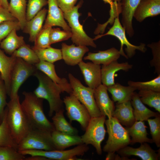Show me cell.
I'll return each instance as SVG.
<instances>
[{"mask_svg": "<svg viewBox=\"0 0 160 160\" xmlns=\"http://www.w3.org/2000/svg\"><path fill=\"white\" fill-rule=\"evenodd\" d=\"M146 128L143 121H137L131 127L125 128L129 136L132 137L130 144L132 145L137 143H153L152 139L147 137Z\"/></svg>", "mask_w": 160, "mask_h": 160, "instance_id": "4316f807", "label": "cell"}, {"mask_svg": "<svg viewBox=\"0 0 160 160\" xmlns=\"http://www.w3.org/2000/svg\"><path fill=\"white\" fill-rule=\"evenodd\" d=\"M47 4V0H28L26 12L27 21L32 19Z\"/></svg>", "mask_w": 160, "mask_h": 160, "instance_id": "ab89813d", "label": "cell"}, {"mask_svg": "<svg viewBox=\"0 0 160 160\" xmlns=\"http://www.w3.org/2000/svg\"><path fill=\"white\" fill-rule=\"evenodd\" d=\"M11 55L21 58L27 63L34 65L40 61L34 50L25 43L15 50Z\"/></svg>", "mask_w": 160, "mask_h": 160, "instance_id": "e575fe53", "label": "cell"}, {"mask_svg": "<svg viewBox=\"0 0 160 160\" xmlns=\"http://www.w3.org/2000/svg\"><path fill=\"white\" fill-rule=\"evenodd\" d=\"M52 141L57 150H64L70 146L84 144L81 137L77 135H71L54 130L51 132Z\"/></svg>", "mask_w": 160, "mask_h": 160, "instance_id": "cb8c5ba5", "label": "cell"}, {"mask_svg": "<svg viewBox=\"0 0 160 160\" xmlns=\"http://www.w3.org/2000/svg\"><path fill=\"white\" fill-rule=\"evenodd\" d=\"M107 153L105 160H117L119 156L118 154H116L114 152H109Z\"/></svg>", "mask_w": 160, "mask_h": 160, "instance_id": "c3c4849f", "label": "cell"}, {"mask_svg": "<svg viewBox=\"0 0 160 160\" xmlns=\"http://www.w3.org/2000/svg\"><path fill=\"white\" fill-rule=\"evenodd\" d=\"M28 150H56L52 141L51 132L33 129L18 145L19 151Z\"/></svg>", "mask_w": 160, "mask_h": 160, "instance_id": "52a82bcc", "label": "cell"}, {"mask_svg": "<svg viewBox=\"0 0 160 160\" xmlns=\"http://www.w3.org/2000/svg\"><path fill=\"white\" fill-rule=\"evenodd\" d=\"M120 55L119 50L113 47L105 50L99 51L96 53L89 52L84 59V60H90L96 64L106 65L117 60Z\"/></svg>", "mask_w": 160, "mask_h": 160, "instance_id": "603a6c76", "label": "cell"}, {"mask_svg": "<svg viewBox=\"0 0 160 160\" xmlns=\"http://www.w3.org/2000/svg\"><path fill=\"white\" fill-rule=\"evenodd\" d=\"M150 48L153 58L150 62L151 67H154L155 73L160 74V41L152 42L147 45Z\"/></svg>", "mask_w": 160, "mask_h": 160, "instance_id": "b9f144b4", "label": "cell"}, {"mask_svg": "<svg viewBox=\"0 0 160 160\" xmlns=\"http://www.w3.org/2000/svg\"><path fill=\"white\" fill-rule=\"evenodd\" d=\"M7 95L5 83L0 74V124L2 121L5 107L7 103L6 101Z\"/></svg>", "mask_w": 160, "mask_h": 160, "instance_id": "f6af8a7d", "label": "cell"}, {"mask_svg": "<svg viewBox=\"0 0 160 160\" xmlns=\"http://www.w3.org/2000/svg\"><path fill=\"white\" fill-rule=\"evenodd\" d=\"M131 102L133 108V114L136 121H147L150 118L155 117L159 114L146 107L141 101L137 93L134 92Z\"/></svg>", "mask_w": 160, "mask_h": 160, "instance_id": "83f0119b", "label": "cell"}, {"mask_svg": "<svg viewBox=\"0 0 160 160\" xmlns=\"http://www.w3.org/2000/svg\"><path fill=\"white\" fill-rule=\"evenodd\" d=\"M61 49L62 59L66 64L71 66L78 65L82 60L85 54L89 51L85 46L68 45L64 43H62Z\"/></svg>", "mask_w": 160, "mask_h": 160, "instance_id": "ac0fdd59", "label": "cell"}, {"mask_svg": "<svg viewBox=\"0 0 160 160\" xmlns=\"http://www.w3.org/2000/svg\"><path fill=\"white\" fill-rule=\"evenodd\" d=\"M18 145L11 135L7 122L5 108L2 121L0 124V146L12 147L18 150Z\"/></svg>", "mask_w": 160, "mask_h": 160, "instance_id": "d6a6232c", "label": "cell"}, {"mask_svg": "<svg viewBox=\"0 0 160 160\" xmlns=\"http://www.w3.org/2000/svg\"><path fill=\"white\" fill-rule=\"evenodd\" d=\"M34 66L37 70L42 72L53 82L60 85L64 92L69 94L72 93L71 85L66 79L60 78L57 75L55 70V66L53 63L40 60Z\"/></svg>", "mask_w": 160, "mask_h": 160, "instance_id": "44dd1931", "label": "cell"}, {"mask_svg": "<svg viewBox=\"0 0 160 160\" xmlns=\"http://www.w3.org/2000/svg\"><path fill=\"white\" fill-rule=\"evenodd\" d=\"M34 75L38 80L39 85L33 93L37 97L47 101L49 108V116L51 117L54 113L64 109L60 94L64 91L60 85L42 72L37 71Z\"/></svg>", "mask_w": 160, "mask_h": 160, "instance_id": "3957f363", "label": "cell"}, {"mask_svg": "<svg viewBox=\"0 0 160 160\" xmlns=\"http://www.w3.org/2000/svg\"><path fill=\"white\" fill-rule=\"evenodd\" d=\"M17 31L16 29L12 30L0 43V47L11 55L15 50L25 43L23 37L18 36Z\"/></svg>", "mask_w": 160, "mask_h": 160, "instance_id": "4dcf8cb0", "label": "cell"}, {"mask_svg": "<svg viewBox=\"0 0 160 160\" xmlns=\"http://www.w3.org/2000/svg\"><path fill=\"white\" fill-rule=\"evenodd\" d=\"M121 156L128 157L135 156L143 160H158L160 157V149L157 153L147 143H141L140 146L137 148L127 146L117 151Z\"/></svg>", "mask_w": 160, "mask_h": 160, "instance_id": "9a60e30c", "label": "cell"}, {"mask_svg": "<svg viewBox=\"0 0 160 160\" xmlns=\"http://www.w3.org/2000/svg\"><path fill=\"white\" fill-rule=\"evenodd\" d=\"M106 117L104 115L91 117L85 133L81 136L83 143L93 145L99 155L102 154L101 145L106 132L104 126Z\"/></svg>", "mask_w": 160, "mask_h": 160, "instance_id": "9c48e42d", "label": "cell"}, {"mask_svg": "<svg viewBox=\"0 0 160 160\" xmlns=\"http://www.w3.org/2000/svg\"><path fill=\"white\" fill-rule=\"evenodd\" d=\"M63 101L70 122L77 121L85 130L91 118L87 108L72 93Z\"/></svg>", "mask_w": 160, "mask_h": 160, "instance_id": "8fae6325", "label": "cell"}, {"mask_svg": "<svg viewBox=\"0 0 160 160\" xmlns=\"http://www.w3.org/2000/svg\"><path fill=\"white\" fill-rule=\"evenodd\" d=\"M25 157L15 148L0 146V160H25Z\"/></svg>", "mask_w": 160, "mask_h": 160, "instance_id": "f35d334b", "label": "cell"}, {"mask_svg": "<svg viewBox=\"0 0 160 160\" xmlns=\"http://www.w3.org/2000/svg\"><path fill=\"white\" fill-rule=\"evenodd\" d=\"M141 0H121V22L126 32L130 37L134 34L132 19L134 12Z\"/></svg>", "mask_w": 160, "mask_h": 160, "instance_id": "e0dca14e", "label": "cell"}, {"mask_svg": "<svg viewBox=\"0 0 160 160\" xmlns=\"http://www.w3.org/2000/svg\"><path fill=\"white\" fill-rule=\"evenodd\" d=\"M47 12V9L44 8L32 19L27 21L23 30L24 33L29 35L30 42H34L36 36L42 29Z\"/></svg>", "mask_w": 160, "mask_h": 160, "instance_id": "484cf974", "label": "cell"}, {"mask_svg": "<svg viewBox=\"0 0 160 160\" xmlns=\"http://www.w3.org/2000/svg\"><path fill=\"white\" fill-rule=\"evenodd\" d=\"M133 65L127 62L119 63L115 60L101 67L102 84L106 87L112 86L115 83L114 76L116 72L122 70L125 72L132 68Z\"/></svg>", "mask_w": 160, "mask_h": 160, "instance_id": "d6986e66", "label": "cell"}, {"mask_svg": "<svg viewBox=\"0 0 160 160\" xmlns=\"http://www.w3.org/2000/svg\"><path fill=\"white\" fill-rule=\"evenodd\" d=\"M150 127V133L153 143L157 147H160V115L159 114L153 119L147 120Z\"/></svg>", "mask_w": 160, "mask_h": 160, "instance_id": "60d3db41", "label": "cell"}, {"mask_svg": "<svg viewBox=\"0 0 160 160\" xmlns=\"http://www.w3.org/2000/svg\"><path fill=\"white\" fill-rule=\"evenodd\" d=\"M15 20H17L8 9L0 6V23L5 21Z\"/></svg>", "mask_w": 160, "mask_h": 160, "instance_id": "7dc6e473", "label": "cell"}, {"mask_svg": "<svg viewBox=\"0 0 160 160\" xmlns=\"http://www.w3.org/2000/svg\"><path fill=\"white\" fill-rule=\"evenodd\" d=\"M78 0H56L60 8L63 12L68 11L72 9Z\"/></svg>", "mask_w": 160, "mask_h": 160, "instance_id": "bcb514c9", "label": "cell"}, {"mask_svg": "<svg viewBox=\"0 0 160 160\" xmlns=\"http://www.w3.org/2000/svg\"><path fill=\"white\" fill-rule=\"evenodd\" d=\"M113 25L109 30L104 34L98 35L94 40H96L103 36L111 35L117 38L121 44L119 51L121 55L127 59L132 57L135 54L136 50L144 53L147 49L144 43H141L138 46L130 43L128 41L126 36V31L120 22L119 16L116 17L114 20Z\"/></svg>", "mask_w": 160, "mask_h": 160, "instance_id": "8992f818", "label": "cell"}, {"mask_svg": "<svg viewBox=\"0 0 160 160\" xmlns=\"http://www.w3.org/2000/svg\"><path fill=\"white\" fill-rule=\"evenodd\" d=\"M108 138L103 150L105 152H117L130 144L131 139L127 131L118 120L112 116L105 120Z\"/></svg>", "mask_w": 160, "mask_h": 160, "instance_id": "277c9868", "label": "cell"}, {"mask_svg": "<svg viewBox=\"0 0 160 160\" xmlns=\"http://www.w3.org/2000/svg\"><path fill=\"white\" fill-rule=\"evenodd\" d=\"M32 48L36 52L40 60L53 63L62 59L61 49L51 47L44 49L33 47Z\"/></svg>", "mask_w": 160, "mask_h": 160, "instance_id": "836d02e7", "label": "cell"}, {"mask_svg": "<svg viewBox=\"0 0 160 160\" xmlns=\"http://www.w3.org/2000/svg\"><path fill=\"white\" fill-rule=\"evenodd\" d=\"M64 109L60 110L52 117L55 130L68 135H77L78 130L67 121L64 115Z\"/></svg>", "mask_w": 160, "mask_h": 160, "instance_id": "1f68e13d", "label": "cell"}, {"mask_svg": "<svg viewBox=\"0 0 160 160\" xmlns=\"http://www.w3.org/2000/svg\"><path fill=\"white\" fill-rule=\"evenodd\" d=\"M107 88L108 91L112 95L113 101L118 103L131 101L135 91L136 90L129 86H125L117 83Z\"/></svg>", "mask_w": 160, "mask_h": 160, "instance_id": "f1b7e54d", "label": "cell"}, {"mask_svg": "<svg viewBox=\"0 0 160 160\" xmlns=\"http://www.w3.org/2000/svg\"><path fill=\"white\" fill-rule=\"evenodd\" d=\"M68 77L72 89V93L86 107L91 117L102 116L95 101L94 89L84 86L71 73L68 74Z\"/></svg>", "mask_w": 160, "mask_h": 160, "instance_id": "ba28073f", "label": "cell"}, {"mask_svg": "<svg viewBox=\"0 0 160 160\" xmlns=\"http://www.w3.org/2000/svg\"><path fill=\"white\" fill-rule=\"evenodd\" d=\"M94 96L97 105L102 115L108 118L113 116L115 106L109 97L107 87L102 84L94 89Z\"/></svg>", "mask_w": 160, "mask_h": 160, "instance_id": "2e32d148", "label": "cell"}, {"mask_svg": "<svg viewBox=\"0 0 160 160\" xmlns=\"http://www.w3.org/2000/svg\"><path fill=\"white\" fill-rule=\"evenodd\" d=\"M17 58L6 55L0 48V74L5 83L7 95L9 96L12 73Z\"/></svg>", "mask_w": 160, "mask_h": 160, "instance_id": "d4e9b609", "label": "cell"}, {"mask_svg": "<svg viewBox=\"0 0 160 160\" xmlns=\"http://www.w3.org/2000/svg\"><path fill=\"white\" fill-rule=\"evenodd\" d=\"M24 98L21 103L22 109L33 129L52 132L55 130L52 122L45 115L43 111V99L33 93L24 91Z\"/></svg>", "mask_w": 160, "mask_h": 160, "instance_id": "7a4b0ae2", "label": "cell"}, {"mask_svg": "<svg viewBox=\"0 0 160 160\" xmlns=\"http://www.w3.org/2000/svg\"><path fill=\"white\" fill-rule=\"evenodd\" d=\"M26 0H10L8 10L18 22L21 29L23 30L26 23Z\"/></svg>", "mask_w": 160, "mask_h": 160, "instance_id": "f546056e", "label": "cell"}, {"mask_svg": "<svg viewBox=\"0 0 160 160\" xmlns=\"http://www.w3.org/2000/svg\"><path fill=\"white\" fill-rule=\"evenodd\" d=\"M89 149L87 145L82 144L68 150H28L19 151L24 155H39L46 157L49 160H79L78 159H80L77 158L76 156L83 155Z\"/></svg>", "mask_w": 160, "mask_h": 160, "instance_id": "30bf717a", "label": "cell"}, {"mask_svg": "<svg viewBox=\"0 0 160 160\" xmlns=\"http://www.w3.org/2000/svg\"><path fill=\"white\" fill-rule=\"evenodd\" d=\"M14 29H21L17 20L8 21L0 23V43Z\"/></svg>", "mask_w": 160, "mask_h": 160, "instance_id": "ee69618b", "label": "cell"}, {"mask_svg": "<svg viewBox=\"0 0 160 160\" xmlns=\"http://www.w3.org/2000/svg\"><path fill=\"white\" fill-rule=\"evenodd\" d=\"M71 32L61 30L59 28H52L50 33V39L51 44L71 38Z\"/></svg>", "mask_w": 160, "mask_h": 160, "instance_id": "7bdbcfd3", "label": "cell"}, {"mask_svg": "<svg viewBox=\"0 0 160 160\" xmlns=\"http://www.w3.org/2000/svg\"><path fill=\"white\" fill-rule=\"evenodd\" d=\"M105 3L108 4L110 5V9H111L113 8L116 4V3L115 2H113L112 0H102Z\"/></svg>", "mask_w": 160, "mask_h": 160, "instance_id": "816d5d0a", "label": "cell"}, {"mask_svg": "<svg viewBox=\"0 0 160 160\" xmlns=\"http://www.w3.org/2000/svg\"><path fill=\"white\" fill-rule=\"evenodd\" d=\"M160 14V0H141L134 14L133 17L141 22L148 17Z\"/></svg>", "mask_w": 160, "mask_h": 160, "instance_id": "ffe728a7", "label": "cell"}, {"mask_svg": "<svg viewBox=\"0 0 160 160\" xmlns=\"http://www.w3.org/2000/svg\"><path fill=\"white\" fill-rule=\"evenodd\" d=\"M47 15L43 27L58 26L63 30L71 32V29L65 22L63 12L60 8L56 0H47Z\"/></svg>", "mask_w": 160, "mask_h": 160, "instance_id": "5bb4252c", "label": "cell"}, {"mask_svg": "<svg viewBox=\"0 0 160 160\" xmlns=\"http://www.w3.org/2000/svg\"><path fill=\"white\" fill-rule=\"evenodd\" d=\"M34 65L17 58L11 76L10 99L18 95V90L23 83L37 71Z\"/></svg>", "mask_w": 160, "mask_h": 160, "instance_id": "7c38bea8", "label": "cell"}, {"mask_svg": "<svg viewBox=\"0 0 160 160\" xmlns=\"http://www.w3.org/2000/svg\"><path fill=\"white\" fill-rule=\"evenodd\" d=\"M142 102L154 108L160 113V92L152 90H139L138 93Z\"/></svg>", "mask_w": 160, "mask_h": 160, "instance_id": "d590c367", "label": "cell"}, {"mask_svg": "<svg viewBox=\"0 0 160 160\" xmlns=\"http://www.w3.org/2000/svg\"><path fill=\"white\" fill-rule=\"evenodd\" d=\"M83 3V0H81L71 10L63 12V16L65 19L68 22L71 28L72 33L71 39L74 44L76 45L90 46L96 48L97 45L93 39L87 35L79 21L80 14L78 10Z\"/></svg>", "mask_w": 160, "mask_h": 160, "instance_id": "5b68a950", "label": "cell"}, {"mask_svg": "<svg viewBox=\"0 0 160 160\" xmlns=\"http://www.w3.org/2000/svg\"><path fill=\"white\" fill-rule=\"evenodd\" d=\"M52 28L51 27H42L35 38L33 47L44 49L51 47L50 33Z\"/></svg>", "mask_w": 160, "mask_h": 160, "instance_id": "74e56055", "label": "cell"}, {"mask_svg": "<svg viewBox=\"0 0 160 160\" xmlns=\"http://www.w3.org/2000/svg\"><path fill=\"white\" fill-rule=\"evenodd\" d=\"M113 116L121 124L126 127L132 126L136 120L131 101L117 103Z\"/></svg>", "mask_w": 160, "mask_h": 160, "instance_id": "7402d4cb", "label": "cell"}, {"mask_svg": "<svg viewBox=\"0 0 160 160\" xmlns=\"http://www.w3.org/2000/svg\"><path fill=\"white\" fill-rule=\"evenodd\" d=\"M46 157L39 155L31 156L25 158V160H47Z\"/></svg>", "mask_w": 160, "mask_h": 160, "instance_id": "681fc988", "label": "cell"}, {"mask_svg": "<svg viewBox=\"0 0 160 160\" xmlns=\"http://www.w3.org/2000/svg\"><path fill=\"white\" fill-rule=\"evenodd\" d=\"M113 2H116L118 3H120L121 2V0H112Z\"/></svg>", "mask_w": 160, "mask_h": 160, "instance_id": "f5cc1de1", "label": "cell"}, {"mask_svg": "<svg viewBox=\"0 0 160 160\" xmlns=\"http://www.w3.org/2000/svg\"><path fill=\"white\" fill-rule=\"evenodd\" d=\"M9 4L8 0H0V6L8 10Z\"/></svg>", "mask_w": 160, "mask_h": 160, "instance_id": "f907efd6", "label": "cell"}, {"mask_svg": "<svg viewBox=\"0 0 160 160\" xmlns=\"http://www.w3.org/2000/svg\"><path fill=\"white\" fill-rule=\"evenodd\" d=\"M6 108L11 133L18 145L33 128L22 109L18 95L10 99Z\"/></svg>", "mask_w": 160, "mask_h": 160, "instance_id": "6da1fadb", "label": "cell"}, {"mask_svg": "<svg viewBox=\"0 0 160 160\" xmlns=\"http://www.w3.org/2000/svg\"><path fill=\"white\" fill-rule=\"evenodd\" d=\"M78 65L88 87L94 89L102 84L100 65L82 60Z\"/></svg>", "mask_w": 160, "mask_h": 160, "instance_id": "4fadbf2b", "label": "cell"}, {"mask_svg": "<svg viewBox=\"0 0 160 160\" xmlns=\"http://www.w3.org/2000/svg\"><path fill=\"white\" fill-rule=\"evenodd\" d=\"M129 86L135 88L136 90H152L160 92V74L151 80L144 82L134 81H129Z\"/></svg>", "mask_w": 160, "mask_h": 160, "instance_id": "8d00e7d4", "label": "cell"}]
</instances>
